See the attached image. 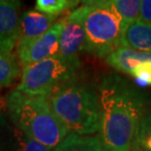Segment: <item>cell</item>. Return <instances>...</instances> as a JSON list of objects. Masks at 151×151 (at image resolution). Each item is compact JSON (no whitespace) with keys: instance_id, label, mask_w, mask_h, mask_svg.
I'll list each match as a JSON object with an SVG mask.
<instances>
[{"instance_id":"2e32d148","label":"cell","mask_w":151,"mask_h":151,"mask_svg":"<svg viewBox=\"0 0 151 151\" xmlns=\"http://www.w3.org/2000/svg\"><path fill=\"white\" fill-rule=\"evenodd\" d=\"M80 4L78 0H37L35 10L57 18Z\"/></svg>"},{"instance_id":"277c9868","label":"cell","mask_w":151,"mask_h":151,"mask_svg":"<svg viewBox=\"0 0 151 151\" xmlns=\"http://www.w3.org/2000/svg\"><path fill=\"white\" fill-rule=\"evenodd\" d=\"M72 11L86 32L87 53L105 58L121 46V19L112 0L84 1Z\"/></svg>"},{"instance_id":"8992f818","label":"cell","mask_w":151,"mask_h":151,"mask_svg":"<svg viewBox=\"0 0 151 151\" xmlns=\"http://www.w3.org/2000/svg\"><path fill=\"white\" fill-rule=\"evenodd\" d=\"M63 29V20H59L39 37L28 41H19L16 54L21 67L40 62L59 52V38Z\"/></svg>"},{"instance_id":"ffe728a7","label":"cell","mask_w":151,"mask_h":151,"mask_svg":"<svg viewBox=\"0 0 151 151\" xmlns=\"http://www.w3.org/2000/svg\"><path fill=\"white\" fill-rule=\"evenodd\" d=\"M132 151H142V150H141V149L139 148V147H137V146H134V148L132 149Z\"/></svg>"},{"instance_id":"ba28073f","label":"cell","mask_w":151,"mask_h":151,"mask_svg":"<svg viewBox=\"0 0 151 151\" xmlns=\"http://www.w3.org/2000/svg\"><path fill=\"white\" fill-rule=\"evenodd\" d=\"M0 151H53L29 137L0 111Z\"/></svg>"},{"instance_id":"7c38bea8","label":"cell","mask_w":151,"mask_h":151,"mask_svg":"<svg viewBox=\"0 0 151 151\" xmlns=\"http://www.w3.org/2000/svg\"><path fill=\"white\" fill-rule=\"evenodd\" d=\"M121 46L151 53V24L135 21L123 32Z\"/></svg>"},{"instance_id":"52a82bcc","label":"cell","mask_w":151,"mask_h":151,"mask_svg":"<svg viewBox=\"0 0 151 151\" xmlns=\"http://www.w3.org/2000/svg\"><path fill=\"white\" fill-rule=\"evenodd\" d=\"M62 20L63 29L59 38L58 54L70 61H80V54L87 52L86 32L83 25L72 12Z\"/></svg>"},{"instance_id":"d6986e66","label":"cell","mask_w":151,"mask_h":151,"mask_svg":"<svg viewBox=\"0 0 151 151\" xmlns=\"http://www.w3.org/2000/svg\"><path fill=\"white\" fill-rule=\"evenodd\" d=\"M139 20L151 24V0L140 1Z\"/></svg>"},{"instance_id":"9c48e42d","label":"cell","mask_w":151,"mask_h":151,"mask_svg":"<svg viewBox=\"0 0 151 151\" xmlns=\"http://www.w3.org/2000/svg\"><path fill=\"white\" fill-rule=\"evenodd\" d=\"M21 2L0 0V49L14 51L19 41Z\"/></svg>"},{"instance_id":"44dd1931","label":"cell","mask_w":151,"mask_h":151,"mask_svg":"<svg viewBox=\"0 0 151 151\" xmlns=\"http://www.w3.org/2000/svg\"><path fill=\"white\" fill-rule=\"evenodd\" d=\"M142 151H143V150H142Z\"/></svg>"},{"instance_id":"4fadbf2b","label":"cell","mask_w":151,"mask_h":151,"mask_svg":"<svg viewBox=\"0 0 151 151\" xmlns=\"http://www.w3.org/2000/svg\"><path fill=\"white\" fill-rule=\"evenodd\" d=\"M53 151H107L98 134L81 135L70 132Z\"/></svg>"},{"instance_id":"7a4b0ae2","label":"cell","mask_w":151,"mask_h":151,"mask_svg":"<svg viewBox=\"0 0 151 151\" xmlns=\"http://www.w3.org/2000/svg\"><path fill=\"white\" fill-rule=\"evenodd\" d=\"M6 115L29 137L54 150L69 132L54 113L48 96L31 95L13 89L6 97Z\"/></svg>"},{"instance_id":"30bf717a","label":"cell","mask_w":151,"mask_h":151,"mask_svg":"<svg viewBox=\"0 0 151 151\" xmlns=\"http://www.w3.org/2000/svg\"><path fill=\"white\" fill-rule=\"evenodd\" d=\"M55 23V17L48 16L35 9L23 12L19 22V41H28L39 37Z\"/></svg>"},{"instance_id":"6da1fadb","label":"cell","mask_w":151,"mask_h":151,"mask_svg":"<svg viewBox=\"0 0 151 151\" xmlns=\"http://www.w3.org/2000/svg\"><path fill=\"white\" fill-rule=\"evenodd\" d=\"M101 106L99 137L107 151H132L145 114L144 97L124 78L108 76L98 87Z\"/></svg>"},{"instance_id":"8fae6325","label":"cell","mask_w":151,"mask_h":151,"mask_svg":"<svg viewBox=\"0 0 151 151\" xmlns=\"http://www.w3.org/2000/svg\"><path fill=\"white\" fill-rule=\"evenodd\" d=\"M104 59L105 62L116 71L129 75L139 63L151 62V53L120 46Z\"/></svg>"},{"instance_id":"5b68a950","label":"cell","mask_w":151,"mask_h":151,"mask_svg":"<svg viewBox=\"0 0 151 151\" xmlns=\"http://www.w3.org/2000/svg\"><path fill=\"white\" fill-rule=\"evenodd\" d=\"M80 67L81 61H70L57 54L22 68L20 83L15 89L31 95L49 96L58 87L77 80Z\"/></svg>"},{"instance_id":"5bb4252c","label":"cell","mask_w":151,"mask_h":151,"mask_svg":"<svg viewBox=\"0 0 151 151\" xmlns=\"http://www.w3.org/2000/svg\"><path fill=\"white\" fill-rule=\"evenodd\" d=\"M22 67L14 51L0 49V91L14 86L21 78Z\"/></svg>"},{"instance_id":"9a60e30c","label":"cell","mask_w":151,"mask_h":151,"mask_svg":"<svg viewBox=\"0 0 151 151\" xmlns=\"http://www.w3.org/2000/svg\"><path fill=\"white\" fill-rule=\"evenodd\" d=\"M112 3L121 19V27H122L123 32L129 25L139 20L140 1L138 0H112Z\"/></svg>"},{"instance_id":"e0dca14e","label":"cell","mask_w":151,"mask_h":151,"mask_svg":"<svg viewBox=\"0 0 151 151\" xmlns=\"http://www.w3.org/2000/svg\"><path fill=\"white\" fill-rule=\"evenodd\" d=\"M143 151H151V110L144 114L140 122L135 145Z\"/></svg>"},{"instance_id":"ac0fdd59","label":"cell","mask_w":151,"mask_h":151,"mask_svg":"<svg viewBox=\"0 0 151 151\" xmlns=\"http://www.w3.org/2000/svg\"><path fill=\"white\" fill-rule=\"evenodd\" d=\"M129 75L135 78L139 86H151V62L139 63Z\"/></svg>"},{"instance_id":"3957f363","label":"cell","mask_w":151,"mask_h":151,"mask_svg":"<svg viewBox=\"0 0 151 151\" xmlns=\"http://www.w3.org/2000/svg\"><path fill=\"white\" fill-rule=\"evenodd\" d=\"M48 98L69 134L89 135L99 132L101 106L95 90L74 80L58 87Z\"/></svg>"}]
</instances>
